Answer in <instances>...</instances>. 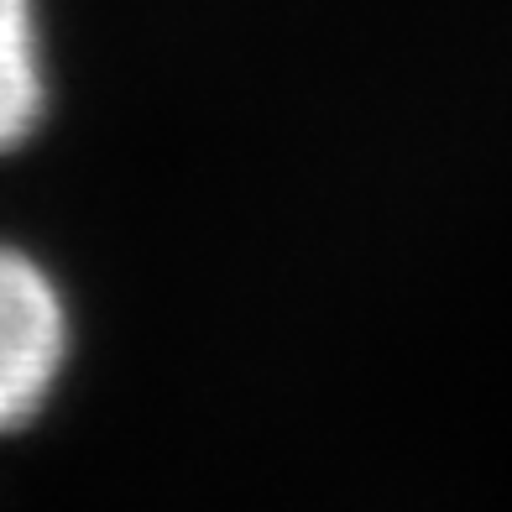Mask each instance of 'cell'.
Masks as SVG:
<instances>
[{"mask_svg":"<svg viewBox=\"0 0 512 512\" xmlns=\"http://www.w3.org/2000/svg\"><path fill=\"white\" fill-rule=\"evenodd\" d=\"M74 361V309L53 267L0 241V439L37 424Z\"/></svg>","mask_w":512,"mask_h":512,"instance_id":"cell-1","label":"cell"},{"mask_svg":"<svg viewBox=\"0 0 512 512\" xmlns=\"http://www.w3.org/2000/svg\"><path fill=\"white\" fill-rule=\"evenodd\" d=\"M53 58L42 0H0V157H11L48 126Z\"/></svg>","mask_w":512,"mask_h":512,"instance_id":"cell-2","label":"cell"}]
</instances>
